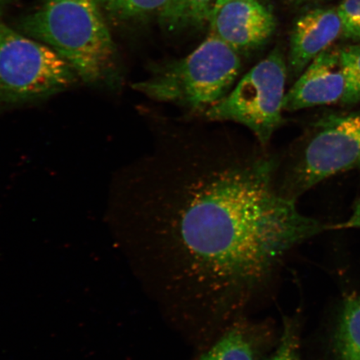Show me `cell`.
Returning a JSON list of instances; mask_svg holds the SVG:
<instances>
[{
	"mask_svg": "<svg viewBox=\"0 0 360 360\" xmlns=\"http://www.w3.org/2000/svg\"><path fill=\"white\" fill-rule=\"evenodd\" d=\"M241 69L240 53L210 33L190 55L155 68L150 77L132 87L153 101L202 119L231 92Z\"/></svg>",
	"mask_w": 360,
	"mask_h": 360,
	"instance_id": "3",
	"label": "cell"
},
{
	"mask_svg": "<svg viewBox=\"0 0 360 360\" xmlns=\"http://www.w3.org/2000/svg\"><path fill=\"white\" fill-rule=\"evenodd\" d=\"M100 1L103 10L117 16L125 0H100Z\"/></svg>",
	"mask_w": 360,
	"mask_h": 360,
	"instance_id": "17",
	"label": "cell"
},
{
	"mask_svg": "<svg viewBox=\"0 0 360 360\" xmlns=\"http://www.w3.org/2000/svg\"><path fill=\"white\" fill-rule=\"evenodd\" d=\"M339 55L345 78V91L341 103L356 105L360 103V43L340 49Z\"/></svg>",
	"mask_w": 360,
	"mask_h": 360,
	"instance_id": "13",
	"label": "cell"
},
{
	"mask_svg": "<svg viewBox=\"0 0 360 360\" xmlns=\"http://www.w3.org/2000/svg\"><path fill=\"white\" fill-rule=\"evenodd\" d=\"M218 0H171L160 16L169 29L198 27L210 22Z\"/></svg>",
	"mask_w": 360,
	"mask_h": 360,
	"instance_id": "12",
	"label": "cell"
},
{
	"mask_svg": "<svg viewBox=\"0 0 360 360\" xmlns=\"http://www.w3.org/2000/svg\"><path fill=\"white\" fill-rule=\"evenodd\" d=\"M229 1V0H218L217 1V4H216V6L214 8V12L216 11V10H218V8L220 7V6H222L224 4L226 3Z\"/></svg>",
	"mask_w": 360,
	"mask_h": 360,
	"instance_id": "18",
	"label": "cell"
},
{
	"mask_svg": "<svg viewBox=\"0 0 360 360\" xmlns=\"http://www.w3.org/2000/svg\"><path fill=\"white\" fill-rule=\"evenodd\" d=\"M129 200L167 323L198 349L274 289L296 246L332 228L281 195V156L224 128L157 115Z\"/></svg>",
	"mask_w": 360,
	"mask_h": 360,
	"instance_id": "1",
	"label": "cell"
},
{
	"mask_svg": "<svg viewBox=\"0 0 360 360\" xmlns=\"http://www.w3.org/2000/svg\"><path fill=\"white\" fill-rule=\"evenodd\" d=\"M79 80L51 47L0 22V112L47 101Z\"/></svg>",
	"mask_w": 360,
	"mask_h": 360,
	"instance_id": "5",
	"label": "cell"
},
{
	"mask_svg": "<svg viewBox=\"0 0 360 360\" xmlns=\"http://www.w3.org/2000/svg\"><path fill=\"white\" fill-rule=\"evenodd\" d=\"M210 25V34L240 56L264 46L276 28L273 13L259 0H229L214 12Z\"/></svg>",
	"mask_w": 360,
	"mask_h": 360,
	"instance_id": "7",
	"label": "cell"
},
{
	"mask_svg": "<svg viewBox=\"0 0 360 360\" xmlns=\"http://www.w3.org/2000/svg\"><path fill=\"white\" fill-rule=\"evenodd\" d=\"M336 10L341 20V37L360 43V0H342Z\"/></svg>",
	"mask_w": 360,
	"mask_h": 360,
	"instance_id": "15",
	"label": "cell"
},
{
	"mask_svg": "<svg viewBox=\"0 0 360 360\" xmlns=\"http://www.w3.org/2000/svg\"><path fill=\"white\" fill-rule=\"evenodd\" d=\"M103 10L100 0H44L22 29L69 63L85 84L116 92L123 75Z\"/></svg>",
	"mask_w": 360,
	"mask_h": 360,
	"instance_id": "2",
	"label": "cell"
},
{
	"mask_svg": "<svg viewBox=\"0 0 360 360\" xmlns=\"http://www.w3.org/2000/svg\"><path fill=\"white\" fill-rule=\"evenodd\" d=\"M339 360H360V295L345 301L335 336Z\"/></svg>",
	"mask_w": 360,
	"mask_h": 360,
	"instance_id": "11",
	"label": "cell"
},
{
	"mask_svg": "<svg viewBox=\"0 0 360 360\" xmlns=\"http://www.w3.org/2000/svg\"><path fill=\"white\" fill-rule=\"evenodd\" d=\"M351 170L360 171V110L323 115L281 157L278 191L297 201L323 180Z\"/></svg>",
	"mask_w": 360,
	"mask_h": 360,
	"instance_id": "4",
	"label": "cell"
},
{
	"mask_svg": "<svg viewBox=\"0 0 360 360\" xmlns=\"http://www.w3.org/2000/svg\"><path fill=\"white\" fill-rule=\"evenodd\" d=\"M288 75L285 56L280 49H274L202 119L245 126L261 146L268 147L274 134L286 123L283 105Z\"/></svg>",
	"mask_w": 360,
	"mask_h": 360,
	"instance_id": "6",
	"label": "cell"
},
{
	"mask_svg": "<svg viewBox=\"0 0 360 360\" xmlns=\"http://www.w3.org/2000/svg\"><path fill=\"white\" fill-rule=\"evenodd\" d=\"M264 360H301L300 326L297 318H283L277 344Z\"/></svg>",
	"mask_w": 360,
	"mask_h": 360,
	"instance_id": "14",
	"label": "cell"
},
{
	"mask_svg": "<svg viewBox=\"0 0 360 360\" xmlns=\"http://www.w3.org/2000/svg\"><path fill=\"white\" fill-rule=\"evenodd\" d=\"M345 91L339 49L328 48L306 67L288 90L283 101L285 112L341 103Z\"/></svg>",
	"mask_w": 360,
	"mask_h": 360,
	"instance_id": "8",
	"label": "cell"
},
{
	"mask_svg": "<svg viewBox=\"0 0 360 360\" xmlns=\"http://www.w3.org/2000/svg\"><path fill=\"white\" fill-rule=\"evenodd\" d=\"M7 0H0V10H1V8L3 7L4 4H6Z\"/></svg>",
	"mask_w": 360,
	"mask_h": 360,
	"instance_id": "20",
	"label": "cell"
},
{
	"mask_svg": "<svg viewBox=\"0 0 360 360\" xmlns=\"http://www.w3.org/2000/svg\"><path fill=\"white\" fill-rule=\"evenodd\" d=\"M171 0H125L117 17L122 19L159 13L161 16L167 10Z\"/></svg>",
	"mask_w": 360,
	"mask_h": 360,
	"instance_id": "16",
	"label": "cell"
},
{
	"mask_svg": "<svg viewBox=\"0 0 360 360\" xmlns=\"http://www.w3.org/2000/svg\"><path fill=\"white\" fill-rule=\"evenodd\" d=\"M337 10L319 8L305 13L292 28L287 65L291 78L298 79L310 63L341 37Z\"/></svg>",
	"mask_w": 360,
	"mask_h": 360,
	"instance_id": "10",
	"label": "cell"
},
{
	"mask_svg": "<svg viewBox=\"0 0 360 360\" xmlns=\"http://www.w3.org/2000/svg\"><path fill=\"white\" fill-rule=\"evenodd\" d=\"M278 339L274 321L242 317L200 350L195 360H264Z\"/></svg>",
	"mask_w": 360,
	"mask_h": 360,
	"instance_id": "9",
	"label": "cell"
},
{
	"mask_svg": "<svg viewBox=\"0 0 360 360\" xmlns=\"http://www.w3.org/2000/svg\"><path fill=\"white\" fill-rule=\"evenodd\" d=\"M291 1L294 3L302 4L305 2L313 1V0H291Z\"/></svg>",
	"mask_w": 360,
	"mask_h": 360,
	"instance_id": "19",
	"label": "cell"
}]
</instances>
